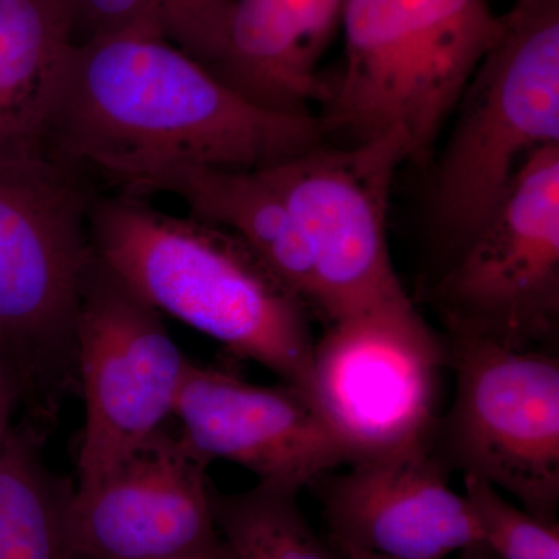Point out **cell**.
<instances>
[{"instance_id":"obj_1","label":"cell","mask_w":559,"mask_h":559,"mask_svg":"<svg viewBox=\"0 0 559 559\" xmlns=\"http://www.w3.org/2000/svg\"><path fill=\"white\" fill-rule=\"evenodd\" d=\"M43 139L131 197L178 168L264 170L325 140L314 114L263 108L168 40L139 33L73 46Z\"/></svg>"},{"instance_id":"obj_2","label":"cell","mask_w":559,"mask_h":559,"mask_svg":"<svg viewBox=\"0 0 559 559\" xmlns=\"http://www.w3.org/2000/svg\"><path fill=\"white\" fill-rule=\"evenodd\" d=\"M90 230L95 257L159 314L310 396L311 312L237 235L134 197L94 200Z\"/></svg>"},{"instance_id":"obj_3","label":"cell","mask_w":559,"mask_h":559,"mask_svg":"<svg viewBox=\"0 0 559 559\" xmlns=\"http://www.w3.org/2000/svg\"><path fill=\"white\" fill-rule=\"evenodd\" d=\"M92 204L81 168L43 138H0V367L21 403L49 406L76 380Z\"/></svg>"},{"instance_id":"obj_4","label":"cell","mask_w":559,"mask_h":559,"mask_svg":"<svg viewBox=\"0 0 559 559\" xmlns=\"http://www.w3.org/2000/svg\"><path fill=\"white\" fill-rule=\"evenodd\" d=\"M455 112L437 171L436 216L462 248L525 159L559 143V0H514Z\"/></svg>"},{"instance_id":"obj_5","label":"cell","mask_w":559,"mask_h":559,"mask_svg":"<svg viewBox=\"0 0 559 559\" xmlns=\"http://www.w3.org/2000/svg\"><path fill=\"white\" fill-rule=\"evenodd\" d=\"M447 352L455 399L443 425V462L509 492L533 516L557 522V356L460 331H448Z\"/></svg>"},{"instance_id":"obj_6","label":"cell","mask_w":559,"mask_h":559,"mask_svg":"<svg viewBox=\"0 0 559 559\" xmlns=\"http://www.w3.org/2000/svg\"><path fill=\"white\" fill-rule=\"evenodd\" d=\"M447 345L409 296L344 316L314 341L310 399L349 463L432 441Z\"/></svg>"},{"instance_id":"obj_7","label":"cell","mask_w":559,"mask_h":559,"mask_svg":"<svg viewBox=\"0 0 559 559\" xmlns=\"http://www.w3.org/2000/svg\"><path fill=\"white\" fill-rule=\"evenodd\" d=\"M411 160L401 131L358 145L323 140L293 159L260 170L285 202L310 250L319 319L333 320L406 297L388 241L392 183Z\"/></svg>"},{"instance_id":"obj_8","label":"cell","mask_w":559,"mask_h":559,"mask_svg":"<svg viewBox=\"0 0 559 559\" xmlns=\"http://www.w3.org/2000/svg\"><path fill=\"white\" fill-rule=\"evenodd\" d=\"M448 331L544 348L559 326V143L525 159L433 293Z\"/></svg>"},{"instance_id":"obj_9","label":"cell","mask_w":559,"mask_h":559,"mask_svg":"<svg viewBox=\"0 0 559 559\" xmlns=\"http://www.w3.org/2000/svg\"><path fill=\"white\" fill-rule=\"evenodd\" d=\"M189 362L162 314L94 253L75 331L84 400L75 488L108 476L165 428Z\"/></svg>"},{"instance_id":"obj_10","label":"cell","mask_w":559,"mask_h":559,"mask_svg":"<svg viewBox=\"0 0 559 559\" xmlns=\"http://www.w3.org/2000/svg\"><path fill=\"white\" fill-rule=\"evenodd\" d=\"M344 66L326 81L323 139L358 145L401 131L428 159L466 90L440 61L404 0H344Z\"/></svg>"},{"instance_id":"obj_11","label":"cell","mask_w":559,"mask_h":559,"mask_svg":"<svg viewBox=\"0 0 559 559\" xmlns=\"http://www.w3.org/2000/svg\"><path fill=\"white\" fill-rule=\"evenodd\" d=\"M209 463L164 428L108 476L72 488L70 559H160L218 546Z\"/></svg>"},{"instance_id":"obj_12","label":"cell","mask_w":559,"mask_h":559,"mask_svg":"<svg viewBox=\"0 0 559 559\" xmlns=\"http://www.w3.org/2000/svg\"><path fill=\"white\" fill-rule=\"evenodd\" d=\"M173 417L202 457L240 465L267 487L300 492L348 465V452L294 385H260L189 362Z\"/></svg>"},{"instance_id":"obj_13","label":"cell","mask_w":559,"mask_h":559,"mask_svg":"<svg viewBox=\"0 0 559 559\" xmlns=\"http://www.w3.org/2000/svg\"><path fill=\"white\" fill-rule=\"evenodd\" d=\"M345 466L311 485L340 551L444 559L484 546L468 500L452 491L432 441Z\"/></svg>"},{"instance_id":"obj_14","label":"cell","mask_w":559,"mask_h":559,"mask_svg":"<svg viewBox=\"0 0 559 559\" xmlns=\"http://www.w3.org/2000/svg\"><path fill=\"white\" fill-rule=\"evenodd\" d=\"M344 0H235L218 76L275 112L312 116L325 98L320 58L340 31Z\"/></svg>"},{"instance_id":"obj_15","label":"cell","mask_w":559,"mask_h":559,"mask_svg":"<svg viewBox=\"0 0 559 559\" xmlns=\"http://www.w3.org/2000/svg\"><path fill=\"white\" fill-rule=\"evenodd\" d=\"M178 197L194 218L231 231L318 316L314 264L296 221L263 173L186 167L154 179L146 193Z\"/></svg>"},{"instance_id":"obj_16","label":"cell","mask_w":559,"mask_h":559,"mask_svg":"<svg viewBox=\"0 0 559 559\" xmlns=\"http://www.w3.org/2000/svg\"><path fill=\"white\" fill-rule=\"evenodd\" d=\"M73 46L66 0H0V138H43Z\"/></svg>"},{"instance_id":"obj_17","label":"cell","mask_w":559,"mask_h":559,"mask_svg":"<svg viewBox=\"0 0 559 559\" xmlns=\"http://www.w3.org/2000/svg\"><path fill=\"white\" fill-rule=\"evenodd\" d=\"M70 492L40 457L33 430L14 426L0 457V559H70Z\"/></svg>"},{"instance_id":"obj_18","label":"cell","mask_w":559,"mask_h":559,"mask_svg":"<svg viewBox=\"0 0 559 559\" xmlns=\"http://www.w3.org/2000/svg\"><path fill=\"white\" fill-rule=\"evenodd\" d=\"M235 0H66L75 44L139 33L168 40L218 76Z\"/></svg>"},{"instance_id":"obj_19","label":"cell","mask_w":559,"mask_h":559,"mask_svg":"<svg viewBox=\"0 0 559 559\" xmlns=\"http://www.w3.org/2000/svg\"><path fill=\"white\" fill-rule=\"evenodd\" d=\"M299 492L257 485L237 495L213 492L221 538L235 559H342L301 513Z\"/></svg>"},{"instance_id":"obj_20","label":"cell","mask_w":559,"mask_h":559,"mask_svg":"<svg viewBox=\"0 0 559 559\" xmlns=\"http://www.w3.org/2000/svg\"><path fill=\"white\" fill-rule=\"evenodd\" d=\"M465 499L479 524L481 543L500 559H559L558 522L533 516L491 484L465 476Z\"/></svg>"},{"instance_id":"obj_21","label":"cell","mask_w":559,"mask_h":559,"mask_svg":"<svg viewBox=\"0 0 559 559\" xmlns=\"http://www.w3.org/2000/svg\"><path fill=\"white\" fill-rule=\"evenodd\" d=\"M21 396L7 371L0 367V457L13 430V417L20 407Z\"/></svg>"},{"instance_id":"obj_22","label":"cell","mask_w":559,"mask_h":559,"mask_svg":"<svg viewBox=\"0 0 559 559\" xmlns=\"http://www.w3.org/2000/svg\"><path fill=\"white\" fill-rule=\"evenodd\" d=\"M160 559H235L230 554L229 547L226 543H221L218 546L209 547V549L191 551V554L176 555V557L160 558Z\"/></svg>"},{"instance_id":"obj_23","label":"cell","mask_w":559,"mask_h":559,"mask_svg":"<svg viewBox=\"0 0 559 559\" xmlns=\"http://www.w3.org/2000/svg\"><path fill=\"white\" fill-rule=\"evenodd\" d=\"M342 559H390L380 555L367 554V551L345 550L341 551Z\"/></svg>"}]
</instances>
